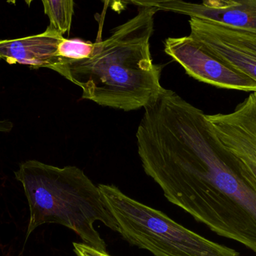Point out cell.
<instances>
[{
	"mask_svg": "<svg viewBox=\"0 0 256 256\" xmlns=\"http://www.w3.org/2000/svg\"><path fill=\"white\" fill-rule=\"evenodd\" d=\"M138 7V13L116 27L108 39L94 42L90 57H58L50 69L80 87L82 99L100 106L130 111L150 105L164 89L162 68L153 63L150 51L158 10Z\"/></svg>",
	"mask_w": 256,
	"mask_h": 256,
	"instance_id": "cell-1",
	"label": "cell"
},
{
	"mask_svg": "<svg viewBox=\"0 0 256 256\" xmlns=\"http://www.w3.org/2000/svg\"><path fill=\"white\" fill-rule=\"evenodd\" d=\"M14 174L30 208L26 240L40 225L55 223L72 230L82 243L106 251L94 224L102 222L118 232L116 222L105 206L98 186L82 169L28 160L20 164Z\"/></svg>",
	"mask_w": 256,
	"mask_h": 256,
	"instance_id": "cell-2",
	"label": "cell"
},
{
	"mask_svg": "<svg viewBox=\"0 0 256 256\" xmlns=\"http://www.w3.org/2000/svg\"><path fill=\"white\" fill-rule=\"evenodd\" d=\"M98 186L118 233L131 245L154 256H240L236 249L212 241L132 199L114 185Z\"/></svg>",
	"mask_w": 256,
	"mask_h": 256,
	"instance_id": "cell-3",
	"label": "cell"
},
{
	"mask_svg": "<svg viewBox=\"0 0 256 256\" xmlns=\"http://www.w3.org/2000/svg\"><path fill=\"white\" fill-rule=\"evenodd\" d=\"M190 37L210 55L256 81V31L190 18Z\"/></svg>",
	"mask_w": 256,
	"mask_h": 256,
	"instance_id": "cell-4",
	"label": "cell"
},
{
	"mask_svg": "<svg viewBox=\"0 0 256 256\" xmlns=\"http://www.w3.org/2000/svg\"><path fill=\"white\" fill-rule=\"evenodd\" d=\"M164 51L194 79L218 88L256 93V81L203 50L192 38H168Z\"/></svg>",
	"mask_w": 256,
	"mask_h": 256,
	"instance_id": "cell-5",
	"label": "cell"
},
{
	"mask_svg": "<svg viewBox=\"0 0 256 256\" xmlns=\"http://www.w3.org/2000/svg\"><path fill=\"white\" fill-rule=\"evenodd\" d=\"M206 117L222 147L256 180V93L232 112Z\"/></svg>",
	"mask_w": 256,
	"mask_h": 256,
	"instance_id": "cell-6",
	"label": "cell"
},
{
	"mask_svg": "<svg viewBox=\"0 0 256 256\" xmlns=\"http://www.w3.org/2000/svg\"><path fill=\"white\" fill-rule=\"evenodd\" d=\"M131 3L137 6H153L158 11L182 14L226 27L256 31V0H206L202 3L152 0Z\"/></svg>",
	"mask_w": 256,
	"mask_h": 256,
	"instance_id": "cell-7",
	"label": "cell"
},
{
	"mask_svg": "<svg viewBox=\"0 0 256 256\" xmlns=\"http://www.w3.org/2000/svg\"><path fill=\"white\" fill-rule=\"evenodd\" d=\"M64 39L62 35L48 27L40 34L0 40V60L33 69H50L58 58V45Z\"/></svg>",
	"mask_w": 256,
	"mask_h": 256,
	"instance_id": "cell-8",
	"label": "cell"
},
{
	"mask_svg": "<svg viewBox=\"0 0 256 256\" xmlns=\"http://www.w3.org/2000/svg\"><path fill=\"white\" fill-rule=\"evenodd\" d=\"M45 15L50 19V28L60 34L70 31L74 14V2L72 0H44Z\"/></svg>",
	"mask_w": 256,
	"mask_h": 256,
	"instance_id": "cell-9",
	"label": "cell"
},
{
	"mask_svg": "<svg viewBox=\"0 0 256 256\" xmlns=\"http://www.w3.org/2000/svg\"><path fill=\"white\" fill-rule=\"evenodd\" d=\"M94 43L81 39H64L58 45V57L66 60H82L91 56Z\"/></svg>",
	"mask_w": 256,
	"mask_h": 256,
	"instance_id": "cell-10",
	"label": "cell"
},
{
	"mask_svg": "<svg viewBox=\"0 0 256 256\" xmlns=\"http://www.w3.org/2000/svg\"><path fill=\"white\" fill-rule=\"evenodd\" d=\"M74 252L76 256H112L106 251L98 250L84 243H73Z\"/></svg>",
	"mask_w": 256,
	"mask_h": 256,
	"instance_id": "cell-11",
	"label": "cell"
},
{
	"mask_svg": "<svg viewBox=\"0 0 256 256\" xmlns=\"http://www.w3.org/2000/svg\"><path fill=\"white\" fill-rule=\"evenodd\" d=\"M13 123L8 120H0V132H9L13 129Z\"/></svg>",
	"mask_w": 256,
	"mask_h": 256,
	"instance_id": "cell-12",
	"label": "cell"
}]
</instances>
